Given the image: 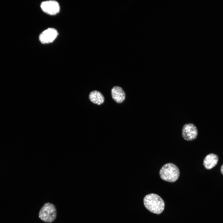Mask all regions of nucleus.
Here are the masks:
<instances>
[{
  "label": "nucleus",
  "mask_w": 223,
  "mask_h": 223,
  "mask_svg": "<svg viewBox=\"0 0 223 223\" xmlns=\"http://www.w3.org/2000/svg\"><path fill=\"white\" fill-rule=\"evenodd\" d=\"M143 202L146 208L154 213L159 214L164 209V200L156 194L151 193L146 195L144 198Z\"/></svg>",
  "instance_id": "nucleus-1"
},
{
  "label": "nucleus",
  "mask_w": 223,
  "mask_h": 223,
  "mask_svg": "<svg viewBox=\"0 0 223 223\" xmlns=\"http://www.w3.org/2000/svg\"><path fill=\"white\" fill-rule=\"evenodd\" d=\"M160 178L165 181L170 182L176 181L178 179L180 172L177 167L172 163L164 165L159 172Z\"/></svg>",
  "instance_id": "nucleus-2"
},
{
  "label": "nucleus",
  "mask_w": 223,
  "mask_h": 223,
  "mask_svg": "<svg viewBox=\"0 0 223 223\" xmlns=\"http://www.w3.org/2000/svg\"><path fill=\"white\" fill-rule=\"evenodd\" d=\"M56 215L57 211L55 206L50 203H45L39 213L40 219L42 221L47 223L54 221Z\"/></svg>",
  "instance_id": "nucleus-3"
},
{
  "label": "nucleus",
  "mask_w": 223,
  "mask_h": 223,
  "mask_svg": "<svg viewBox=\"0 0 223 223\" xmlns=\"http://www.w3.org/2000/svg\"><path fill=\"white\" fill-rule=\"evenodd\" d=\"M198 131L196 127L192 123L185 124L182 128V135L183 138L187 141H192L197 136Z\"/></svg>",
  "instance_id": "nucleus-4"
},
{
  "label": "nucleus",
  "mask_w": 223,
  "mask_h": 223,
  "mask_svg": "<svg viewBox=\"0 0 223 223\" xmlns=\"http://www.w3.org/2000/svg\"><path fill=\"white\" fill-rule=\"evenodd\" d=\"M42 10L45 13L50 15H55L60 11L58 3L55 1H48L43 2L41 4Z\"/></svg>",
  "instance_id": "nucleus-5"
},
{
  "label": "nucleus",
  "mask_w": 223,
  "mask_h": 223,
  "mask_svg": "<svg viewBox=\"0 0 223 223\" xmlns=\"http://www.w3.org/2000/svg\"><path fill=\"white\" fill-rule=\"evenodd\" d=\"M58 34L57 31L54 28H49L43 31L39 35V39L42 44L52 42Z\"/></svg>",
  "instance_id": "nucleus-6"
},
{
  "label": "nucleus",
  "mask_w": 223,
  "mask_h": 223,
  "mask_svg": "<svg viewBox=\"0 0 223 223\" xmlns=\"http://www.w3.org/2000/svg\"><path fill=\"white\" fill-rule=\"evenodd\" d=\"M111 95L112 99L118 103H122L125 99V94L120 87L115 86L111 90Z\"/></svg>",
  "instance_id": "nucleus-7"
},
{
  "label": "nucleus",
  "mask_w": 223,
  "mask_h": 223,
  "mask_svg": "<svg viewBox=\"0 0 223 223\" xmlns=\"http://www.w3.org/2000/svg\"><path fill=\"white\" fill-rule=\"evenodd\" d=\"M219 160L218 155L214 153L208 154L204 159L203 164L207 169L210 170L215 166Z\"/></svg>",
  "instance_id": "nucleus-8"
},
{
  "label": "nucleus",
  "mask_w": 223,
  "mask_h": 223,
  "mask_svg": "<svg viewBox=\"0 0 223 223\" xmlns=\"http://www.w3.org/2000/svg\"><path fill=\"white\" fill-rule=\"evenodd\" d=\"M89 98L91 102L98 105L102 104L104 101V98L103 94L97 90L91 92L89 95Z\"/></svg>",
  "instance_id": "nucleus-9"
},
{
  "label": "nucleus",
  "mask_w": 223,
  "mask_h": 223,
  "mask_svg": "<svg viewBox=\"0 0 223 223\" xmlns=\"http://www.w3.org/2000/svg\"><path fill=\"white\" fill-rule=\"evenodd\" d=\"M221 172L222 174L223 175V164L221 165Z\"/></svg>",
  "instance_id": "nucleus-10"
}]
</instances>
